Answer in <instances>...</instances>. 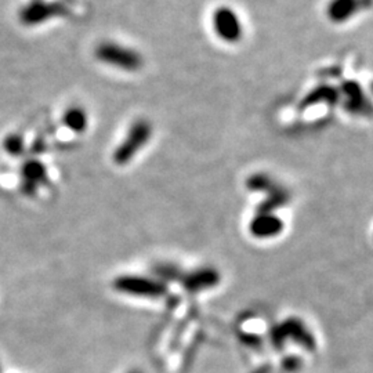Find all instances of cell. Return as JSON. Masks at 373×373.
Listing matches in <instances>:
<instances>
[{"label": "cell", "instance_id": "obj_1", "mask_svg": "<svg viewBox=\"0 0 373 373\" xmlns=\"http://www.w3.org/2000/svg\"><path fill=\"white\" fill-rule=\"evenodd\" d=\"M96 57L103 64H107L110 67L119 68L128 72L139 71L143 64L141 56L136 50L125 47L114 42L101 43L96 49Z\"/></svg>", "mask_w": 373, "mask_h": 373}, {"label": "cell", "instance_id": "obj_2", "mask_svg": "<svg viewBox=\"0 0 373 373\" xmlns=\"http://www.w3.org/2000/svg\"><path fill=\"white\" fill-rule=\"evenodd\" d=\"M151 126L145 121H137L133 123L128 132L125 140L119 144V148L115 151L114 159L118 163L129 162L149 140Z\"/></svg>", "mask_w": 373, "mask_h": 373}, {"label": "cell", "instance_id": "obj_3", "mask_svg": "<svg viewBox=\"0 0 373 373\" xmlns=\"http://www.w3.org/2000/svg\"><path fill=\"white\" fill-rule=\"evenodd\" d=\"M213 27L216 34L228 42L237 40L242 31L239 17L230 9H219L213 14Z\"/></svg>", "mask_w": 373, "mask_h": 373}, {"label": "cell", "instance_id": "obj_4", "mask_svg": "<svg viewBox=\"0 0 373 373\" xmlns=\"http://www.w3.org/2000/svg\"><path fill=\"white\" fill-rule=\"evenodd\" d=\"M64 123L69 130L75 133H82L87 129V125H88L87 114L84 110L79 107L69 108L64 115Z\"/></svg>", "mask_w": 373, "mask_h": 373}, {"label": "cell", "instance_id": "obj_5", "mask_svg": "<svg viewBox=\"0 0 373 373\" xmlns=\"http://www.w3.org/2000/svg\"><path fill=\"white\" fill-rule=\"evenodd\" d=\"M5 149L13 155H20L24 149L23 137L19 134H12L5 140Z\"/></svg>", "mask_w": 373, "mask_h": 373}]
</instances>
